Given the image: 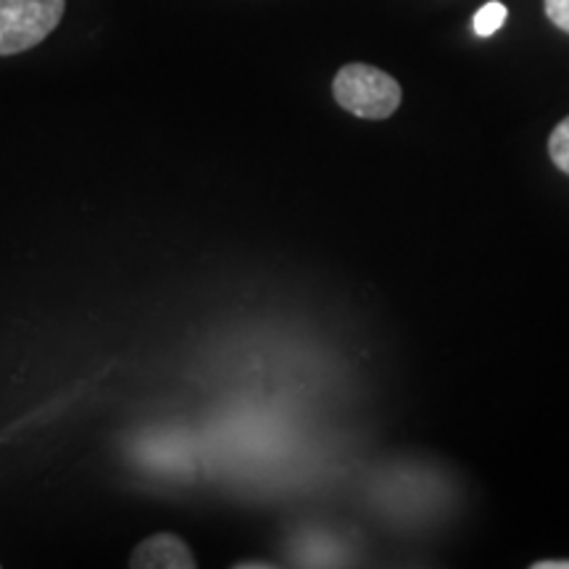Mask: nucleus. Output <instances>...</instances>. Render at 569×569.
Returning <instances> with one entry per match:
<instances>
[{
    "label": "nucleus",
    "mask_w": 569,
    "mask_h": 569,
    "mask_svg": "<svg viewBox=\"0 0 569 569\" xmlns=\"http://www.w3.org/2000/svg\"><path fill=\"white\" fill-rule=\"evenodd\" d=\"M532 569H569V559H565V561H536Z\"/></svg>",
    "instance_id": "0eeeda50"
},
{
    "label": "nucleus",
    "mask_w": 569,
    "mask_h": 569,
    "mask_svg": "<svg viewBox=\"0 0 569 569\" xmlns=\"http://www.w3.org/2000/svg\"><path fill=\"white\" fill-rule=\"evenodd\" d=\"M549 156L561 172L569 174V117H565L557 127H553L549 138Z\"/></svg>",
    "instance_id": "39448f33"
},
{
    "label": "nucleus",
    "mask_w": 569,
    "mask_h": 569,
    "mask_svg": "<svg viewBox=\"0 0 569 569\" xmlns=\"http://www.w3.org/2000/svg\"><path fill=\"white\" fill-rule=\"evenodd\" d=\"M546 17L559 27L561 32L569 34V0H543Z\"/></svg>",
    "instance_id": "423d86ee"
},
{
    "label": "nucleus",
    "mask_w": 569,
    "mask_h": 569,
    "mask_svg": "<svg viewBox=\"0 0 569 569\" xmlns=\"http://www.w3.org/2000/svg\"><path fill=\"white\" fill-rule=\"evenodd\" d=\"M67 0H0V56L40 46L61 24Z\"/></svg>",
    "instance_id": "f03ea898"
},
{
    "label": "nucleus",
    "mask_w": 569,
    "mask_h": 569,
    "mask_svg": "<svg viewBox=\"0 0 569 569\" xmlns=\"http://www.w3.org/2000/svg\"><path fill=\"white\" fill-rule=\"evenodd\" d=\"M127 565L132 569H196L198 561L184 538L174 532H156L134 546Z\"/></svg>",
    "instance_id": "7ed1b4c3"
},
{
    "label": "nucleus",
    "mask_w": 569,
    "mask_h": 569,
    "mask_svg": "<svg viewBox=\"0 0 569 569\" xmlns=\"http://www.w3.org/2000/svg\"><path fill=\"white\" fill-rule=\"evenodd\" d=\"M507 17H509L507 6L498 3V0H490V3H486L478 13H475V32H478L480 38H490V34L501 30Z\"/></svg>",
    "instance_id": "20e7f679"
},
{
    "label": "nucleus",
    "mask_w": 569,
    "mask_h": 569,
    "mask_svg": "<svg viewBox=\"0 0 569 569\" xmlns=\"http://www.w3.org/2000/svg\"><path fill=\"white\" fill-rule=\"evenodd\" d=\"M332 96L340 109L353 117L382 122L398 111L403 92L388 71L369 67V63H346L332 80Z\"/></svg>",
    "instance_id": "f257e3e1"
}]
</instances>
